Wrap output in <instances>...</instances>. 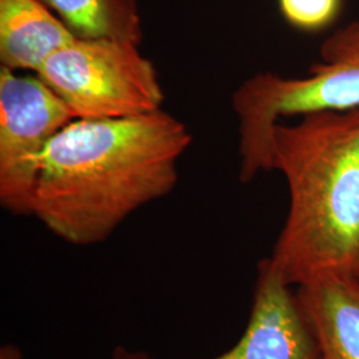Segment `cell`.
I'll list each match as a JSON object with an SVG mask.
<instances>
[{"label":"cell","instance_id":"6da1fadb","mask_svg":"<svg viewBox=\"0 0 359 359\" xmlns=\"http://www.w3.org/2000/svg\"><path fill=\"white\" fill-rule=\"evenodd\" d=\"M191 144L188 127L164 109L75 118L40 157L32 216L67 244H102L129 216L176 188Z\"/></svg>","mask_w":359,"mask_h":359},{"label":"cell","instance_id":"7a4b0ae2","mask_svg":"<svg viewBox=\"0 0 359 359\" xmlns=\"http://www.w3.org/2000/svg\"><path fill=\"white\" fill-rule=\"evenodd\" d=\"M273 170L283 173L289 210L266 261L299 286L355 274L359 259V108L321 109L280 121Z\"/></svg>","mask_w":359,"mask_h":359},{"label":"cell","instance_id":"3957f363","mask_svg":"<svg viewBox=\"0 0 359 359\" xmlns=\"http://www.w3.org/2000/svg\"><path fill=\"white\" fill-rule=\"evenodd\" d=\"M320 59L306 76L258 72L234 90L241 182L273 170V135L283 118L359 108V19L323 40Z\"/></svg>","mask_w":359,"mask_h":359},{"label":"cell","instance_id":"277c9868","mask_svg":"<svg viewBox=\"0 0 359 359\" xmlns=\"http://www.w3.org/2000/svg\"><path fill=\"white\" fill-rule=\"evenodd\" d=\"M137 43L71 40L51 55L38 75L75 118L104 120L163 109L164 90L154 63Z\"/></svg>","mask_w":359,"mask_h":359},{"label":"cell","instance_id":"5b68a950","mask_svg":"<svg viewBox=\"0 0 359 359\" xmlns=\"http://www.w3.org/2000/svg\"><path fill=\"white\" fill-rule=\"evenodd\" d=\"M75 120L38 76L0 67V204L32 216L40 157L52 139Z\"/></svg>","mask_w":359,"mask_h":359},{"label":"cell","instance_id":"8992f818","mask_svg":"<svg viewBox=\"0 0 359 359\" xmlns=\"http://www.w3.org/2000/svg\"><path fill=\"white\" fill-rule=\"evenodd\" d=\"M112 359H157L142 350L116 347ZM210 359H320L318 347L292 286L264 258L249 321L238 342Z\"/></svg>","mask_w":359,"mask_h":359},{"label":"cell","instance_id":"52a82bcc","mask_svg":"<svg viewBox=\"0 0 359 359\" xmlns=\"http://www.w3.org/2000/svg\"><path fill=\"white\" fill-rule=\"evenodd\" d=\"M299 308L320 359H359V280L327 274L297 286Z\"/></svg>","mask_w":359,"mask_h":359},{"label":"cell","instance_id":"ba28073f","mask_svg":"<svg viewBox=\"0 0 359 359\" xmlns=\"http://www.w3.org/2000/svg\"><path fill=\"white\" fill-rule=\"evenodd\" d=\"M74 34L41 0H0V65L38 74Z\"/></svg>","mask_w":359,"mask_h":359},{"label":"cell","instance_id":"9c48e42d","mask_svg":"<svg viewBox=\"0 0 359 359\" xmlns=\"http://www.w3.org/2000/svg\"><path fill=\"white\" fill-rule=\"evenodd\" d=\"M77 39L140 44L137 0H41Z\"/></svg>","mask_w":359,"mask_h":359},{"label":"cell","instance_id":"30bf717a","mask_svg":"<svg viewBox=\"0 0 359 359\" xmlns=\"http://www.w3.org/2000/svg\"><path fill=\"white\" fill-rule=\"evenodd\" d=\"M287 25L301 32H321L333 26L344 8V0H278Z\"/></svg>","mask_w":359,"mask_h":359},{"label":"cell","instance_id":"8fae6325","mask_svg":"<svg viewBox=\"0 0 359 359\" xmlns=\"http://www.w3.org/2000/svg\"><path fill=\"white\" fill-rule=\"evenodd\" d=\"M0 359H23V354L19 347L15 345H6L0 348Z\"/></svg>","mask_w":359,"mask_h":359},{"label":"cell","instance_id":"7c38bea8","mask_svg":"<svg viewBox=\"0 0 359 359\" xmlns=\"http://www.w3.org/2000/svg\"><path fill=\"white\" fill-rule=\"evenodd\" d=\"M355 276L358 277L359 280V259H358V265H357V269H355Z\"/></svg>","mask_w":359,"mask_h":359}]
</instances>
